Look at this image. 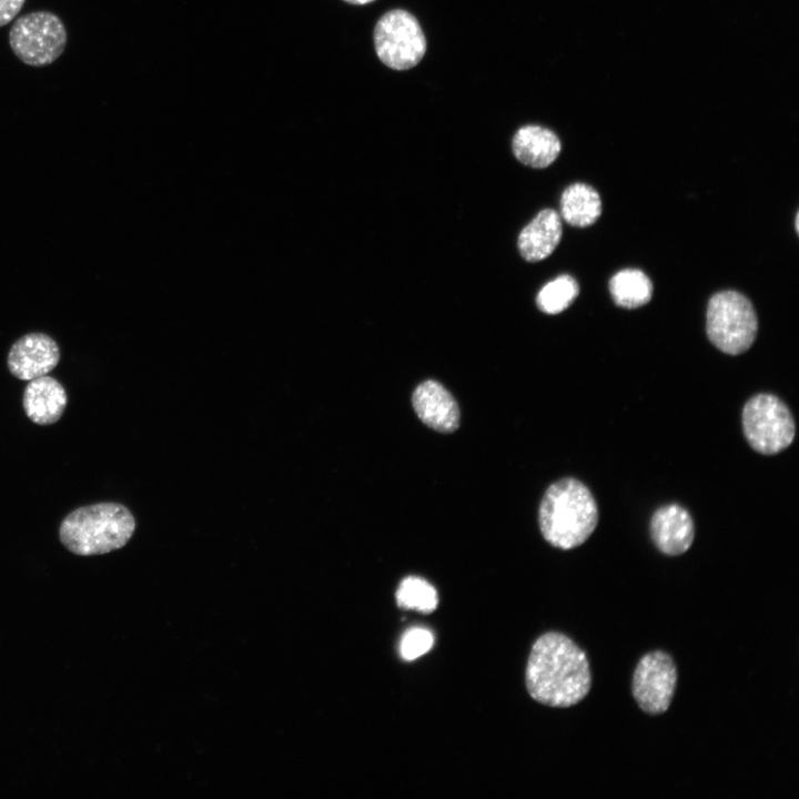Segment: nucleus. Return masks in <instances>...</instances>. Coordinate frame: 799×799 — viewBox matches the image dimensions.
Masks as SVG:
<instances>
[{"mask_svg": "<svg viewBox=\"0 0 799 799\" xmlns=\"http://www.w3.org/2000/svg\"><path fill=\"white\" fill-rule=\"evenodd\" d=\"M741 423L750 447L763 455L778 454L795 439L796 423L790 409L770 393L756 394L746 402Z\"/></svg>", "mask_w": 799, "mask_h": 799, "instance_id": "39448f33", "label": "nucleus"}, {"mask_svg": "<svg viewBox=\"0 0 799 799\" xmlns=\"http://www.w3.org/2000/svg\"><path fill=\"white\" fill-rule=\"evenodd\" d=\"M396 601L401 608L429 614L437 608L438 598L436 589L427 580L409 576L401 581Z\"/></svg>", "mask_w": 799, "mask_h": 799, "instance_id": "f3484780", "label": "nucleus"}, {"mask_svg": "<svg viewBox=\"0 0 799 799\" xmlns=\"http://www.w3.org/2000/svg\"><path fill=\"white\" fill-rule=\"evenodd\" d=\"M677 669L671 657L660 650L646 654L633 676V696L639 708L649 715L665 712L674 698Z\"/></svg>", "mask_w": 799, "mask_h": 799, "instance_id": "6e6552de", "label": "nucleus"}, {"mask_svg": "<svg viewBox=\"0 0 799 799\" xmlns=\"http://www.w3.org/2000/svg\"><path fill=\"white\" fill-rule=\"evenodd\" d=\"M562 218L572 226L593 225L601 214L598 192L585 183H574L565 189L560 198Z\"/></svg>", "mask_w": 799, "mask_h": 799, "instance_id": "2eb2a0df", "label": "nucleus"}, {"mask_svg": "<svg viewBox=\"0 0 799 799\" xmlns=\"http://www.w3.org/2000/svg\"><path fill=\"white\" fill-rule=\"evenodd\" d=\"M560 215L553 209L540 211L520 232L517 241L520 255L527 262L549 256L562 239Z\"/></svg>", "mask_w": 799, "mask_h": 799, "instance_id": "ddd939ff", "label": "nucleus"}, {"mask_svg": "<svg viewBox=\"0 0 799 799\" xmlns=\"http://www.w3.org/2000/svg\"><path fill=\"white\" fill-rule=\"evenodd\" d=\"M578 284L574 277L564 274L542 287L536 297L538 309L547 314H558L566 310L578 295Z\"/></svg>", "mask_w": 799, "mask_h": 799, "instance_id": "a211bd4d", "label": "nucleus"}, {"mask_svg": "<svg viewBox=\"0 0 799 799\" xmlns=\"http://www.w3.org/2000/svg\"><path fill=\"white\" fill-rule=\"evenodd\" d=\"M344 1L352 3V4H366L374 0H344Z\"/></svg>", "mask_w": 799, "mask_h": 799, "instance_id": "412c9836", "label": "nucleus"}, {"mask_svg": "<svg viewBox=\"0 0 799 799\" xmlns=\"http://www.w3.org/2000/svg\"><path fill=\"white\" fill-rule=\"evenodd\" d=\"M434 644L433 634L422 627L405 631L401 639L400 653L403 659L414 660L431 650Z\"/></svg>", "mask_w": 799, "mask_h": 799, "instance_id": "6ab92c4d", "label": "nucleus"}, {"mask_svg": "<svg viewBox=\"0 0 799 799\" xmlns=\"http://www.w3.org/2000/svg\"><path fill=\"white\" fill-rule=\"evenodd\" d=\"M609 291L616 305L631 310L650 301L653 283L643 271L625 269L613 275Z\"/></svg>", "mask_w": 799, "mask_h": 799, "instance_id": "dca6fc26", "label": "nucleus"}, {"mask_svg": "<svg viewBox=\"0 0 799 799\" xmlns=\"http://www.w3.org/2000/svg\"><path fill=\"white\" fill-rule=\"evenodd\" d=\"M598 507L589 488L572 477L553 483L539 505L542 535L552 546L572 549L593 534L598 523Z\"/></svg>", "mask_w": 799, "mask_h": 799, "instance_id": "f03ea898", "label": "nucleus"}, {"mask_svg": "<svg viewBox=\"0 0 799 799\" xmlns=\"http://www.w3.org/2000/svg\"><path fill=\"white\" fill-rule=\"evenodd\" d=\"M512 148L523 164L544 169L559 155L562 144L553 131L539 125H525L515 133Z\"/></svg>", "mask_w": 799, "mask_h": 799, "instance_id": "4468645a", "label": "nucleus"}, {"mask_svg": "<svg viewBox=\"0 0 799 799\" xmlns=\"http://www.w3.org/2000/svg\"><path fill=\"white\" fill-rule=\"evenodd\" d=\"M13 53L26 64H51L64 51L67 30L50 11H33L16 20L9 31Z\"/></svg>", "mask_w": 799, "mask_h": 799, "instance_id": "423d86ee", "label": "nucleus"}, {"mask_svg": "<svg viewBox=\"0 0 799 799\" xmlns=\"http://www.w3.org/2000/svg\"><path fill=\"white\" fill-rule=\"evenodd\" d=\"M795 226H796V231L798 232V231H799V227H798V213H797V215H796Z\"/></svg>", "mask_w": 799, "mask_h": 799, "instance_id": "4be33fe9", "label": "nucleus"}, {"mask_svg": "<svg viewBox=\"0 0 799 799\" xmlns=\"http://www.w3.org/2000/svg\"><path fill=\"white\" fill-rule=\"evenodd\" d=\"M649 530L656 547L669 556L687 552L695 537L694 520L689 512L678 504H667L656 509Z\"/></svg>", "mask_w": 799, "mask_h": 799, "instance_id": "9b49d317", "label": "nucleus"}, {"mask_svg": "<svg viewBox=\"0 0 799 799\" xmlns=\"http://www.w3.org/2000/svg\"><path fill=\"white\" fill-rule=\"evenodd\" d=\"M60 361L57 342L49 335L33 332L17 340L7 357L9 372L21 381L50 373Z\"/></svg>", "mask_w": 799, "mask_h": 799, "instance_id": "1a4fd4ad", "label": "nucleus"}, {"mask_svg": "<svg viewBox=\"0 0 799 799\" xmlns=\"http://www.w3.org/2000/svg\"><path fill=\"white\" fill-rule=\"evenodd\" d=\"M374 45L377 57L385 65L394 70H407L424 57L426 39L413 14L395 9L377 21Z\"/></svg>", "mask_w": 799, "mask_h": 799, "instance_id": "0eeeda50", "label": "nucleus"}, {"mask_svg": "<svg viewBox=\"0 0 799 799\" xmlns=\"http://www.w3.org/2000/svg\"><path fill=\"white\" fill-rule=\"evenodd\" d=\"M525 680L534 700L556 708L577 705L591 687L586 654L566 635L556 631L546 633L534 643Z\"/></svg>", "mask_w": 799, "mask_h": 799, "instance_id": "f257e3e1", "label": "nucleus"}, {"mask_svg": "<svg viewBox=\"0 0 799 799\" xmlns=\"http://www.w3.org/2000/svg\"><path fill=\"white\" fill-rule=\"evenodd\" d=\"M67 403L68 396L62 384L48 375L29 381L22 396L27 417L42 426L57 423Z\"/></svg>", "mask_w": 799, "mask_h": 799, "instance_id": "f8f14e48", "label": "nucleus"}, {"mask_svg": "<svg viewBox=\"0 0 799 799\" xmlns=\"http://www.w3.org/2000/svg\"><path fill=\"white\" fill-rule=\"evenodd\" d=\"M412 405L417 417L436 432L452 433L459 426L458 404L437 381L422 382L413 392Z\"/></svg>", "mask_w": 799, "mask_h": 799, "instance_id": "9d476101", "label": "nucleus"}, {"mask_svg": "<svg viewBox=\"0 0 799 799\" xmlns=\"http://www.w3.org/2000/svg\"><path fill=\"white\" fill-rule=\"evenodd\" d=\"M26 0H0V27L9 23L20 11Z\"/></svg>", "mask_w": 799, "mask_h": 799, "instance_id": "aec40b11", "label": "nucleus"}, {"mask_svg": "<svg viewBox=\"0 0 799 799\" xmlns=\"http://www.w3.org/2000/svg\"><path fill=\"white\" fill-rule=\"evenodd\" d=\"M135 530V519L124 505L112 502L79 507L59 527L61 544L71 553L93 556L127 545Z\"/></svg>", "mask_w": 799, "mask_h": 799, "instance_id": "7ed1b4c3", "label": "nucleus"}, {"mask_svg": "<svg viewBox=\"0 0 799 799\" xmlns=\"http://www.w3.org/2000/svg\"><path fill=\"white\" fill-rule=\"evenodd\" d=\"M758 320L748 297L736 291L714 294L707 306L708 340L721 352L739 355L756 340Z\"/></svg>", "mask_w": 799, "mask_h": 799, "instance_id": "20e7f679", "label": "nucleus"}]
</instances>
